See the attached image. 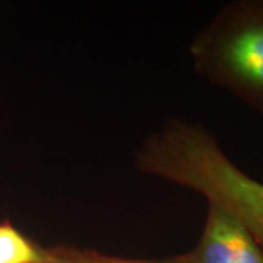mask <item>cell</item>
I'll list each match as a JSON object with an SVG mask.
<instances>
[{
  "mask_svg": "<svg viewBox=\"0 0 263 263\" xmlns=\"http://www.w3.org/2000/svg\"><path fill=\"white\" fill-rule=\"evenodd\" d=\"M193 69L263 114V0L226 5L189 47Z\"/></svg>",
  "mask_w": 263,
  "mask_h": 263,
  "instance_id": "obj_2",
  "label": "cell"
},
{
  "mask_svg": "<svg viewBox=\"0 0 263 263\" xmlns=\"http://www.w3.org/2000/svg\"><path fill=\"white\" fill-rule=\"evenodd\" d=\"M180 256L183 263H263V250L253 237L214 205H208L196 246Z\"/></svg>",
  "mask_w": 263,
  "mask_h": 263,
  "instance_id": "obj_3",
  "label": "cell"
},
{
  "mask_svg": "<svg viewBox=\"0 0 263 263\" xmlns=\"http://www.w3.org/2000/svg\"><path fill=\"white\" fill-rule=\"evenodd\" d=\"M50 247L38 245L9 219L0 221V263H53Z\"/></svg>",
  "mask_w": 263,
  "mask_h": 263,
  "instance_id": "obj_4",
  "label": "cell"
},
{
  "mask_svg": "<svg viewBox=\"0 0 263 263\" xmlns=\"http://www.w3.org/2000/svg\"><path fill=\"white\" fill-rule=\"evenodd\" d=\"M133 164L142 174L202 195L263 250V181L238 168L205 126L171 119L142 142Z\"/></svg>",
  "mask_w": 263,
  "mask_h": 263,
  "instance_id": "obj_1",
  "label": "cell"
},
{
  "mask_svg": "<svg viewBox=\"0 0 263 263\" xmlns=\"http://www.w3.org/2000/svg\"><path fill=\"white\" fill-rule=\"evenodd\" d=\"M54 260L53 263H183L181 256H174L164 260H148V259H126L117 257L91 250V249H79L75 246L59 245L50 247Z\"/></svg>",
  "mask_w": 263,
  "mask_h": 263,
  "instance_id": "obj_5",
  "label": "cell"
}]
</instances>
